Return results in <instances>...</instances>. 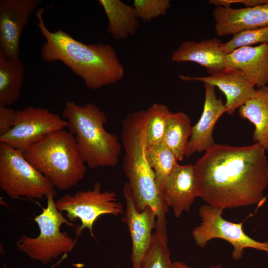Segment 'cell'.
I'll use <instances>...</instances> for the list:
<instances>
[{
    "mask_svg": "<svg viewBox=\"0 0 268 268\" xmlns=\"http://www.w3.org/2000/svg\"><path fill=\"white\" fill-rule=\"evenodd\" d=\"M266 150L215 144L193 165L197 196L222 210L259 204L268 184Z\"/></svg>",
    "mask_w": 268,
    "mask_h": 268,
    "instance_id": "6da1fadb",
    "label": "cell"
},
{
    "mask_svg": "<svg viewBox=\"0 0 268 268\" xmlns=\"http://www.w3.org/2000/svg\"><path fill=\"white\" fill-rule=\"evenodd\" d=\"M46 9H37L34 13L35 24L45 39L40 50L44 62H62L92 90L114 84L123 78L124 67L111 45L85 44L60 29L50 31L43 19Z\"/></svg>",
    "mask_w": 268,
    "mask_h": 268,
    "instance_id": "7a4b0ae2",
    "label": "cell"
},
{
    "mask_svg": "<svg viewBox=\"0 0 268 268\" xmlns=\"http://www.w3.org/2000/svg\"><path fill=\"white\" fill-rule=\"evenodd\" d=\"M146 110L127 114L123 120L121 137L124 154L123 170L135 203L139 211L147 207L157 219H166L169 207L156 184L155 176L147 155Z\"/></svg>",
    "mask_w": 268,
    "mask_h": 268,
    "instance_id": "3957f363",
    "label": "cell"
},
{
    "mask_svg": "<svg viewBox=\"0 0 268 268\" xmlns=\"http://www.w3.org/2000/svg\"><path fill=\"white\" fill-rule=\"evenodd\" d=\"M67 128L74 136L83 162L92 169L113 167L118 163L121 144L118 137L104 127L107 122L105 113L97 105H83L69 101L62 111Z\"/></svg>",
    "mask_w": 268,
    "mask_h": 268,
    "instance_id": "277c9868",
    "label": "cell"
},
{
    "mask_svg": "<svg viewBox=\"0 0 268 268\" xmlns=\"http://www.w3.org/2000/svg\"><path fill=\"white\" fill-rule=\"evenodd\" d=\"M22 152L37 170L61 190L75 186L87 171L74 135L65 129L46 135Z\"/></svg>",
    "mask_w": 268,
    "mask_h": 268,
    "instance_id": "5b68a950",
    "label": "cell"
},
{
    "mask_svg": "<svg viewBox=\"0 0 268 268\" xmlns=\"http://www.w3.org/2000/svg\"><path fill=\"white\" fill-rule=\"evenodd\" d=\"M55 196L51 194L47 197L46 207L34 219L39 229V235L35 237L23 235L16 242L18 251L43 264L70 252L76 244V240L67 232L61 231L63 224L72 228L77 225L65 218L57 209Z\"/></svg>",
    "mask_w": 268,
    "mask_h": 268,
    "instance_id": "8992f818",
    "label": "cell"
},
{
    "mask_svg": "<svg viewBox=\"0 0 268 268\" xmlns=\"http://www.w3.org/2000/svg\"><path fill=\"white\" fill-rule=\"evenodd\" d=\"M0 187L12 198L56 195L55 186L25 158L22 151L0 143Z\"/></svg>",
    "mask_w": 268,
    "mask_h": 268,
    "instance_id": "52a82bcc",
    "label": "cell"
},
{
    "mask_svg": "<svg viewBox=\"0 0 268 268\" xmlns=\"http://www.w3.org/2000/svg\"><path fill=\"white\" fill-rule=\"evenodd\" d=\"M57 209L66 212V216L72 222L77 219L81 224L75 227L76 240L84 229H87L90 235L96 240L93 232L96 221L102 215L116 216L123 215V206L117 201L113 190H102L100 182L94 183L91 189L78 191L74 194H66L55 201Z\"/></svg>",
    "mask_w": 268,
    "mask_h": 268,
    "instance_id": "ba28073f",
    "label": "cell"
},
{
    "mask_svg": "<svg viewBox=\"0 0 268 268\" xmlns=\"http://www.w3.org/2000/svg\"><path fill=\"white\" fill-rule=\"evenodd\" d=\"M223 210L208 204L201 205L198 214L201 219L199 226L192 231L196 245L201 248L211 240L221 239L233 247L231 256L238 261L243 256L245 248L264 251L268 255V241L261 242L248 236L244 231L243 223H234L222 217Z\"/></svg>",
    "mask_w": 268,
    "mask_h": 268,
    "instance_id": "9c48e42d",
    "label": "cell"
},
{
    "mask_svg": "<svg viewBox=\"0 0 268 268\" xmlns=\"http://www.w3.org/2000/svg\"><path fill=\"white\" fill-rule=\"evenodd\" d=\"M67 126V120L47 109L27 106L16 110L15 125L0 137V143L23 151L46 135Z\"/></svg>",
    "mask_w": 268,
    "mask_h": 268,
    "instance_id": "30bf717a",
    "label": "cell"
},
{
    "mask_svg": "<svg viewBox=\"0 0 268 268\" xmlns=\"http://www.w3.org/2000/svg\"><path fill=\"white\" fill-rule=\"evenodd\" d=\"M123 194L126 209L121 221L127 225L131 238L132 268H140L152 243L157 216L149 207L141 211L137 209L127 181L124 185Z\"/></svg>",
    "mask_w": 268,
    "mask_h": 268,
    "instance_id": "8fae6325",
    "label": "cell"
},
{
    "mask_svg": "<svg viewBox=\"0 0 268 268\" xmlns=\"http://www.w3.org/2000/svg\"><path fill=\"white\" fill-rule=\"evenodd\" d=\"M41 0H0V53L9 59L19 57L21 36Z\"/></svg>",
    "mask_w": 268,
    "mask_h": 268,
    "instance_id": "7c38bea8",
    "label": "cell"
},
{
    "mask_svg": "<svg viewBox=\"0 0 268 268\" xmlns=\"http://www.w3.org/2000/svg\"><path fill=\"white\" fill-rule=\"evenodd\" d=\"M186 81H201L218 87L225 95L226 112L232 115L254 95V83L240 70H224L208 76L193 77L180 75Z\"/></svg>",
    "mask_w": 268,
    "mask_h": 268,
    "instance_id": "4fadbf2b",
    "label": "cell"
},
{
    "mask_svg": "<svg viewBox=\"0 0 268 268\" xmlns=\"http://www.w3.org/2000/svg\"><path fill=\"white\" fill-rule=\"evenodd\" d=\"M205 101L202 113L192 126L185 156L189 157L196 152L206 151L215 143L213 138L214 126L226 108L221 98L216 97L215 87L204 83Z\"/></svg>",
    "mask_w": 268,
    "mask_h": 268,
    "instance_id": "5bb4252c",
    "label": "cell"
},
{
    "mask_svg": "<svg viewBox=\"0 0 268 268\" xmlns=\"http://www.w3.org/2000/svg\"><path fill=\"white\" fill-rule=\"evenodd\" d=\"M218 36L268 26V3L254 7L233 8L216 6L213 11Z\"/></svg>",
    "mask_w": 268,
    "mask_h": 268,
    "instance_id": "9a60e30c",
    "label": "cell"
},
{
    "mask_svg": "<svg viewBox=\"0 0 268 268\" xmlns=\"http://www.w3.org/2000/svg\"><path fill=\"white\" fill-rule=\"evenodd\" d=\"M222 45L223 43L216 38L200 41H185L172 53L171 59L175 62L196 63L213 75L225 70L228 54Z\"/></svg>",
    "mask_w": 268,
    "mask_h": 268,
    "instance_id": "2e32d148",
    "label": "cell"
},
{
    "mask_svg": "<svg viewBox=\"0 0 268 268\" xmlns=\"http://www.w3.org/2000/svg\"><path fill=\"white\" fill-rule=\"evenodd\" d=\"M225 69L241 70L257 88L268 85V44L244 46L228 53Z\"/></svg>",
    "mask_w": 268,
    "mask_h": 268,
    "instance_id": "e0dca14e",
    "label": "cell"
},
{
    "mask_svg": "<svg viewBox=\"0 0 268 268\" xmlns=\"http://www.w3.org/2000/svg\"><path fill=\"white\" fill-rule=\"evenodd\" d=\"M163 199L176 218L188 211L197 197L193 165H179L162 191Z\"/></svg>",
    "mask_w": 268,
    "mask_h": 268,
    "instance_id": "ac0fdd59",
    "label": "cell"
},
{
    "mask_svg": "<svg viewBox=\"0 0 268 268\" xmlns=\"http://www.w3.org/2000/svg\"><path fill=\"white\" fill-rule=\"evenodd\" d=\"M239 115L254 125V143L268 150V84L256 89L253 96L239 108Z\"/></svg>",
    "mask_w": 268,
    "mask_h": 268,
    "instance_id": "d6986e66",
    "label": "cell"
},
{
    "mask_svg": "<svg viewBox=\"0 0 268 268\" xmlns=\"http://www.w3.org/2000/svg\"><path fill=\"white\" fill-rule=\"evenodd\" d=\"M107 16V31L115 40L134 35L140 26V20L133 6L120 0H99Z\"/></svg>",
    "mask_w": 268,
    "mask_h": 268,
    "instance_id": "ffe728a7",
    "label": "cell"
},
{
    "mask_svg": "<svg viewBox=\"0 0 268 268\" xmlns=\"http://www.w3.org/2000/svg\"><path fill=\"white\" fill-rule=\"evenodd\" d=\"M25 74L21 59H9L0 53V105L9 107L19 100Z\"/></svg>",
    "mask_w": 268,
    "mask_h": 268,
    "instance_id": "44dd1931",
    "label": "cell"
},
{
    "mask_svg": "<svg viewBox=\"0 0 268 268\" xmlns=\"http://www.w3.org/2000/svg\"><path fill=\"white\" fill-rule=\"evenodd\" d=\"M192 127L190 119L186 113L171 112L162 143L175 155L178 161H182L185 157Z\"/></svg>",
    "mask_w": 268,
    "mask_h": 268,
    "instance_id": "7402d4cb",
    "label": "cell"
},
{
    "mask_svg": "<svg viewBox=\"0 0 268 268\" xmlns=\"http://www.w3.org/2000/svg\"><path fill=\"white\" fill-rule=\"evenodd\" d=\"M140 268H176L168 246L166 220L157 219L151 246Z\"/></svg>",
    "mask_w": 268,
    "mask_h": 268,
    "instance_id": "603a6c76",
    "label": "cell"
},
{
    "mask_svg": "<svg viewBox=\"0 0 268 268\" xmlns=\"http://www.w3.org/2000/svg\"><path fill=\"white\" fill-rule=\"evenodd\" d=\"M149 164L154 171L159 190L162 191L179 164L175 155L162 143L147 149Z\"/></svg>",
    "mask_w": 268,
    "mask_h": 268,
    "instance_id": "cb8c5ba5",
    "label": "cell"
},
{
    "mask_svg": "<svg viewBox=\"0 0 268 268\" xmlns=\"http://www.w3.org/2000/svg\"><path fill=\"white\" fill-rule=\"evenodd\" d=\"M147 122L146 129L147 148L162 142L169 116L168 107L160 103H154L147 110Z\"/></svg>",
    "mask_w": 268,
    "mask_h": 268,
    "instance_id": "d4e9b609",
    "label": "cell"
},
{
    "mask_svg": "<svg viewBox=\"0 0 268 268\" xmlns=\"http://www.w3.org/2000/svg\"><path fill=\"white\" fill-rule=\"evenodd\" d=\"M257 43L268 44V26L237 33L229 41L223 43L222 47L228 54L239 48Z\"/></svg>",
    "mask_w": 268,
    "mask_h": 268,
    "instance_id": "484cf974",
    "label": "cell"
},
{
    "mask_svg": "<svg viewBox=\"0 0 268 268\" xmlns=\"http://www.w3.org/2000/svg\"><path fill=\"white\" fill-rule=\"evenodd\" d=\"M132 6L139 20L150 22L158 17L165 16L171 3L169 0H134Z\"/></svg>",
    "mask_w": 268,
    "mask_h": 268,
    "instance_id": "4316f807",
    "label": "cell"
},
{
    "mask_svg": "<svg viewBox=\"0 0 268 268\" xmlns=\"http://www.w3.org/2000/svg\"><path fill=\"white\" fill-rule=\"evenodd\" d=\"M16 110L0 104V137L7 134L14 127Z\"/></svg>",
    "mask_w": 268,
    "mask_h": 268,
    "instance_id": "83f0119b",
    "label": "cell"
},
{
    "mask_svg": "<svg viewBox=\"0 0 268 268\" xmlns=\"http://www.w3.org/2000/svg\"><path fill=\"white\" fill-rule=\"evenodd\" d=\"M208 2L215 6L231 7L234 4L244 5L245 7H254L268 3V0H209Z\"/></svg>",
    "mask_w": 268,
    "mask_h": 268,
    "instance_id": "f1b7e54d",
    "label": "cell"
},
{
    "mask_svg": "<svg viewBox=\"0 0 268 268\" xmlns=\"http://www.w3.org/2000/svg\"><path fill=\"white\" fill-rule=\"evenodd\" d=\"M174 265L176 268H191L186 263L181 261H176L173 262ZM210 268H222V266L220 264H217L212 266Z\"/></svg>",
    "mask_w": 268,
    "mask_h": 268,
    "instance_id": "f546056e",
    "label": "cell"
},
{
    "mask_svg": "<svg viewBox=\"0 0 268 268\" xmlns=\"http://www.w3.org/2000/svg\"><path fill=\"white\" fill-rule=\"evenodd\" d=\"M117 268H121L119 266H117Z\"/></svg>",
    "mask_w": 268,
    "mask_h": 268,
    "instance_id": "4dcf8cb0",
    "label": "cell"
}]
</instances>
